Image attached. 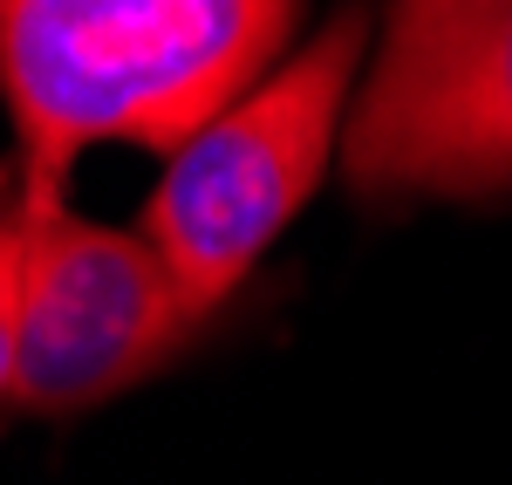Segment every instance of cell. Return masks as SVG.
Masks as SVG:
<instances>
[{"label":"cell","mask_w":512,"mask_h":485,"mask_svg":"<svg viewBox=\"0 0 512 485\" xmlns=\"http://www.w3.org/2000/svg\"><path fill=\"white\" fill-rule=\"evenodd\" d=\"M301 0H0V110L28 205L96 144L178 151L267 76Z\"/></svg>","instance_id":"cell-1"},{"label":"cell","mask_w":512,"mask_h":485,"mask_svg":"<svg viewBox=\"0 0 512 485\" xmlns=\"http://www.w3.org/2000/svg\"><path fill=\"white\" fill-rule=\"evenodd\" d=\"M369 14L342 7L308 48L280 55L253 89L164 151V178L144 205V246L198 322L233 301L260 253L294 226L342 151L349 96L362 76Z\"/></svg>","instance_id":"cell-2"},{"label":"cell","mask_w":512,"mask_h":485,"mask_svg":"<svg viewBox=\"0 0 512 485\" xmlns=\"http://www.w3.org/2000/svg\"><path fill=\"white\" fill-rule=\"evenodd\" d=\"M342 171L362 205L512 192V0H390Z\"/></svg>","instance_id":"cell-3"},{"label":"cell","mask_w":512,"mask_h":485,"mask_svg":"<svg viewBox=\"0 0 512 485\" xmlns=\"http://www.w3.org/2000/svg\"><path fill=\"white\" fill-rule=\"evenodd\" d=\"M198 335L205 322L185 308L144 233L103 226L69 199L28 205L14 383H7L14 410L82 417L171 369Z\"/></svg>","instance_id":"cell-4"},{"label":"cell","mask_w":512,"mask_h":485,"mask_svg":"<svg viewBox=\"0 0 512 485\" xmlns=\"http://www.w3.org/2000/svg\"><path fill=\"white\" fill-rule=\"evenodd\" d=\"M21 253H28V192H21V171H14V164H0V397H7V383H14Z\"/></svg>","instance_id":"cell-5"}]
</instances>
